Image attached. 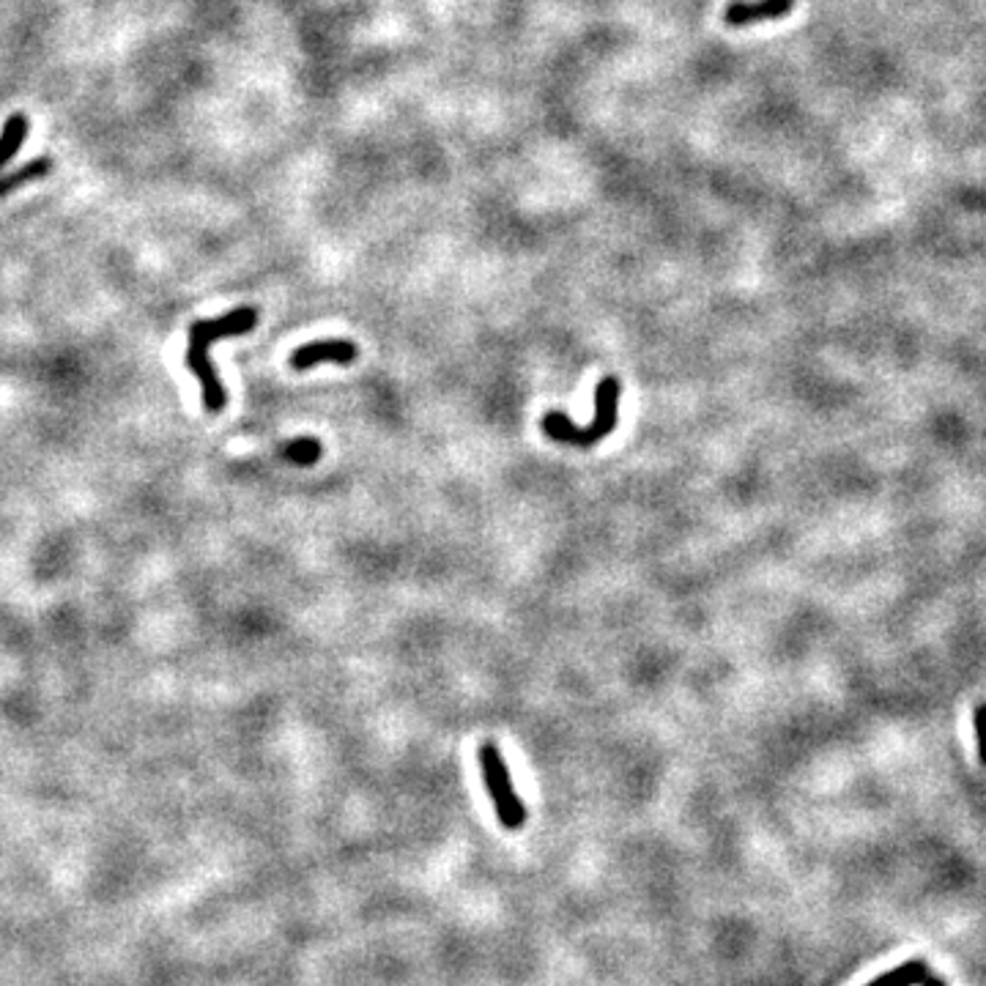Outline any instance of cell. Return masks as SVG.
<instances>
[{"instance_id":"cell-1","label":"cell","mask_w":986,"mask_h":986,"mask_svg":"<svg viewBox=\"0 0 986 986\" xmlns=\"http://www.w3.org/2000/svg\"><path fill=\"white\" fill-rule=\"evenodd\" d=\"M619 422V381L614 376L603 378L595 389V416L586 427H578L570 422L567 414L562 411H546L540 420V427L551 438L564 444H573V447H595L600 438H606L608 433H614Z\"/></svg>"},{"instance_id":"cell-2","label":"cell","mask_w":986,"mask_h":986,"mask_svg":"<svg viewBox=\"0 0 986 986\" xmlns=\"http://www.w3.org/2000/svg\"><path fill=\"white\" fill-rule=\"evenodd\" d=\"M477 759H480L482 778H485L488 794H491L498 822L507 830H520L526 825V805L520 803L518 792L513 789V778H509L507 761H504L498 745L485 740L480 745V750H477Z\"/></svg>"},{"instance_id":"cell-3","label":"cell","mask_w":986,"mask_h":986,"mask_svg":"<svg viewBox=\"0 0 986 986\" xmlns=\"http://www.w3.org/2000/svg\"><path fill=\"white\" fill-rule=\"evenodd\" d=\"M792 9L794 0H732L723 9V20L732 27H745L761 20H781Z\"/></svg>"},{"instance_id":"cell-4","label":"cell","mask_w":986,"mask_h":986,"mask_svg":"<svg viewBox=\"0 0 986 986\" xmlns=\"http://www.w3.org/2000/svg\"><path fill=\"white\" fill-rule=\"evenodd\" d=\"M356 359V345L348 340H318V343L299 345L290 354V367L294 370H307L318 362H334V365H348Z\"/></svg>"},{"instance_id":"cell-5","label":"cell","mask_w":986,"mask_h":986,"mask_svg":"<svg viewBox=\"0 0 986 986\" xmlns=\"http://www.w3.org/2000/svg\"><path fill=\"white\" fill-rule=\"evenodd\" d=\"M27 131H31V121H27L25 113H14L5 118L3 129H0V170L14 159L22 142L27 140Z\"/></svg>"},{"instance_id":"cell-6","label":"cell","mask_w":986,"mask_h":986,"mask_svg":"<svg viewBox=\"0 0 986 986\" xmlns=\"http://www.w3.org/2000/svg\"><path fill=\"white\" fill-rule=\"evenodd\" d=\"M49 170H53V159L38 157V159H33V162H27V164H22V168H16L14 173L0 175V197H5V195H9V192L20 190V186L31 184V181L44 179V175H47Z\"/></svg>"},{"instance_id":"cell-7","label":"cell","mask_w":986,"mask_h":986,"mask_svg":"<svg viewBox=\"0 0 986 986\" xmlns=\"http://www.w3.org/2000/svg\"><path fill=\"white\" fill-rule=\"evenodd\" d=\"M926 975H929V967H926L924 959H909V962L898 964L896 970H887L885 975H880L865 986H918L924 984Z\"/></svg>"},{"instance_id":"cell-8","label":"cell","mask_w":986,"mask_h":986,"mask_svg":"<svg viewBox=\"0 0 986 986\" xmlns=\"http://www.w3.org/2000/svg\"><path fill=\"white\" fill-rule=\"evenodd\" d=\"M279 455L296 466H312L318 458H321V442L312 436H299V438H294L290 444H285V447L279 449Z\"/></svg>"},{"instance_id":"cell-9","label":"cell","mask_w":986,"mask_h":986,"mask_svg":"<svg viewBox=\"0 0 986 986\" xmlns=\"http://www.w3.org/2000/svg\"><path fill=\"white\" fill-rule=\"evenodd\" d=\"M975 737H978V756L986 765V704L975 707Z\"/></svg>"},{"instance_id":"cell-10","label":"cell","mask_w":986,"mask_h":986,"mask_svg":"<svg viewBox=\"0 0 986 986\" xmlns=\"http://www.w3.org/2000/svg\"><path fill=\"white\" fill-rule=\"evenodd\" d=\"M920 986H948V984L942 978H931V975H926L924 984H920Z\"/></svg>"}]
</instances>
